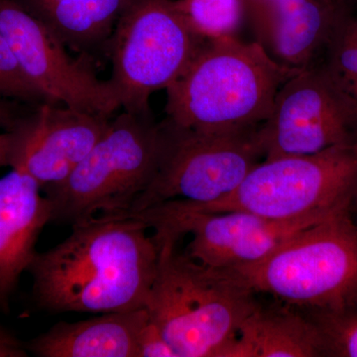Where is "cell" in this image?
Instances as JSON below:
<instances>
[{
    "label": "cell",
    "mask_w": 357,
    "mask_h": 357,
    "mask_svg": "<svg viewBox=\"0 0 357 357\" xmlns=\"http://www.w3.org/2000/svg\"><path fill=\"white\" fill-rule=\"evenodd\" d=\"M70 227L67 238L37 251L28 267L37 306L53 314L146 307L159 261L149 227L132 218H96Z\"/></svg>",
    "instance_id": "1"
},
{
    "label": "cell",
    "mask_w": 357,
    "mask_h": 357,
    "mask_svg": "<svg viewBox=\"0 0 357 357\" xmlns=\"http://www.w3.org/2000/svg\"><path fill=\"white\" fill-rule=\"evenodd\" d=\"M301 70L281 64L257 41L206 40L165 89V119L201 132L259 128L279 89Z\"/></svg>",
    "instance_id": "2"
},
{
    "label": "cell",
    "mask_w": 357,
    "mask_h": 357,
    "mask_svg": "<svg viewBox=\"0 0 357 357\" xmlns=\"http://www.w3.org/2000/svg\"><path fill=\"white\" fill-rule=\"evenodd\" d=\"M155 238L159 261L146 304L150 318L178 357H225L257 294L180 252L175 239Z\"/></svg>",
    "instance_id": "3"
},
{
    "label": "cell",
    "mask_w": 357,
    "mask_h": 357,
    "mask_svg": "<svg viewBox=\"0 0 357 357\" xmlns=\"http://www.w3.org/2000/svg\"><path fill=\"white\" fill-rule=\"evenodd\" d=\"M257 295L305 311L357 303V222L340 211L296 236L255 264L229 270Z\"/></svg>",
    "instance_id": "4"
},
{
    "label": "cell",
    "mask_w": 357,
    "mask_h": 357,
    "mask_svg": "<svg viewBox=\"0 0 357 357\" xmlns=\"http://www.w3.org/2000/svg\"><path fill=\"white\" fill-rule=\"evenodd\" d=\"M161 126L153 114L123 110L63 182L43 189L52 222L70 225L114 218L132 208L158 169Z\"/></svg>",
    "instance_id": "5"
},
{
    "label": "cell",
    "mask_w": 357,
    "mask_h": 357,
    "mask_svg": "<svg viewBox=\"0 0 357 357\" xmlns=\"http://www.w3.org/2000/svg\"><path fill=\"white\" fill-rule=\"evenodd\" d=\"M357 198V144L319 153L262 160L241 185L215 203L173 201L185 210L241 211L274 220H326Z\"/></svg>",
    "instance_id": "6"
},
{
    "label": "cell",
    "mask_w": 357,
    "mask_h": 357,
    "mask_svg": "<svg viewBox=\"0 0 357 357\" xmlns=\"http://www.w3.org/2000/svg\"><path fill=\"white\" fill-rule=\"evenodd\" d=\"M206 41L175 0H131L107 47L121 109L151 114V96L177 81Z\"/></svg>",
    "instance_id": "7"
},
{
    "label": "cell",
    "mask_w": 357,
    "mask_h": 357,
    "mask_svg": "<svg viewBox=\"0 0 357 357\" xmlns=\"http://www.w3.org/2000/svg\"><path fill=\"white\" fill-rule=\"evenodd\" d=\"M160 126L162 144L157 172L124 215L173 201L215 203L234 192L264 159L258 135L260 126L232 132H201L166 119Z\"/></svg>",
    "instance_id": "8"
},
{
    "label": "cell",
    "mask_w": 357,
    "mask_h": 357,
    "mask_svg": "<svg viewBox=\"0 0 357 357\" xmlns=\"http://www.w3.org/2000/svg\"><path fill=\"white\" fill-rule=\"evenodd\" d=\"M116 218L139 220L154 230L155 236L178 241L189 234L185 255L220 271L262 261L301 230L324 220H274L241 211L185 210L172 203Z\"/></svg>",
    "instance_id": "9"
},
{
    "label": "cell",
    "mask_w": 357,
    "mask_h": 357,
    "mask_svg": "<svg viewBox=\"0 0 357 357\" xmlns=\"http://www.w3.org/2000/svg\"><path fill=\"white\" fill-rule=\"evenodd\" d=\"M0 33L48 103L109 117L121 109L109 81L98 79L88 57L70 58L67 47L15 0H0Z\"/></svg>",
    "instance_id": "10"
},
{
    "label": "cell",
    "mask_w": 357,
    "mask_h": 357,
    "mask_svg": "<svg viewBox=\"0 0 357 357\" xmlns=\"http://www.w3.org/2000/svg\"><path fill=\"white\" fill-rule=\"evenodd\" d=\"M258 135L263 160L357 144L356 124L316 65L301 70L281 86Z\"/></svg>",
    "instance_id": "11"
},
{
    "label": "cell",
    "mask_w": 357,
    "mask_h": 357,
    "mask_svg": "<svg viewBox=\"0 0 357 357\" xmlns=\"http://www.w3.org/2000/svg\"><path fill=\"white\" fill-rule=\"evenodd\" d=\"M112 117L64 105L33 107L8 129L9 167L42 190L68 178L109 128Z\"/></svg>",
    "instance_id": "12"
},
{
    "label": "cell",
    "mask_w": 357,
    "mask_h": 357,
    "mask_svg": "<svg viewBox=\"0 0 357 357\" xmlns=\"http://www.w3.org/2000/svg\"><path fill=\"white\" fill-rule=\"evenodd\" d=\"M258 43L281 64L307 69L318 60L344 3L332 0H245Z\"/></svg>",
    "instance_id": "13"
},
{
    "label": "cell",
    "mask_w": 357,
    "mask_h": 357,
    "mask_svg": "<svg viewBox=\"0 0 357 357\" xmlns=\"http://www.w3.org/2000/svg\"><path fill=\"white\" fill-rule=\"evenodd\" d=\"M53 208L41 185L18 170L0 178V310L9 301L23 272L37 253L36 244Z\"/></svg>",
    "instance_id": "14"
},
{
    "label": "cell",
    "mask_w": 357,
    "mask_h": 357,
    "mask_svg": "<svg viewBox=\"0 0 357 357\" xmlns=\"http://www.w3.org/2000/svg\"><path fill=\"white\" fill-rule=\"evenodd\" d=\"M148 319L146 307H141L61 321L30 340L26 349L38 357H138V337Z\"/></svg>",
    "instance_id": "15"
},
{
    "label": "cell",
    "mask_w": 357,
    "mask_h": 357,
    "mask_svg": "<svg viewBox=\"0 0 357 357\" xmlns=\"http://www.w3.org/2000/svg\"><path fill=\"white\" fill-rule=\"evenodd\" d=\"M225 357H324L323 342L299 310L257 299Z\"/></svg>",
    "instance_id": "16"
},
{
    "label": "cell",
    "mask_w": 357,
    "mask_h": 357,
    "mask_svg": "<svg viewBox=\"0 0 357 357\" xmlns=\"http://www.w3.org/2000/svg\"><path fill=\"white\" fill-rule=\"evenodd\" d=\"M63 44L84 57L107 49L131 0H15Z\"/></svg>",
    "instance_id": "17"
},
{
    "label": "cell",
    "mask_w": 357,
    "mask_h": 357,
    "mask_svg": "<svg viewBox=\"0 0 357 357\" xmlns=\"http://www.w3.org/2000/svg\"><path fill=\"white\" fill-rule=\"evenodd\" d=\"M357 126V13L344 4L314 63Z\"/></svg>",
    "instance_id": "18"
},
{
    "label": "cell",
    "mask_w": 357,
    "mask_h": 357,
    "mask_svg": "<svg viewBox=\"0 0 357 357\" xmlns=\"http://www.w3.org/2000/svg\"><path fill=\"white\" fill-rule=\"evenodd\" d=\"M190 26L206 40L238 37L248 20L245 0H175Z\"/></svg>",
    "instance_id": "19"
},
{
    "label": "cell",
    "mask_w": 357,
    "mask_h": 357,
    "mask_svg": "<svg viewBox=\"0 0 357 357\" xmlns=\"http://www.w3.org/2000/svg\"><path fill=\"white\" fill-rule=\"evenodd\" d=\"M299 311L318 328L324 357H357V303L332 311Z\"/></svg>",
    "instance_id": "20"
},
{
    "label": "cell",
    "mask_w": 357,
    "mask_h": 357,
    "mask_svg": "<svg viewBox=\"0 0 357 357\" xmlns=\"http://www.w3.org/2000/svg\"><path fill=\"white\" fill-rule=\"evenodd\" d=\"M0 96L31 107L48 103L29 83L14 57L3 35L0 33ZM51 105V103H50Z\"/></svg>",
    "instance_id": "21"
},
{
    "label": "cell",
    "mask_w": 357,
    "mask_h": 357,
    "mask_svg": "<svg viewBox=\"0 0 357 357\" xmlns=\"http://www.w3.org/2000/svg\"><path fill=\"white\" fill-rule=\"evenodd\" d=\"M138 357H178L153 319H148L138 337Z\"/></svg>",
    "instance_id": "22"
},
{
    "label": "cell",
    "mask_w": 357,
    "mask_h": 357,
    "mask_svg": "<svg viewBox=\"0 0 357 357\" xmlns=\"http://www.w3.org/2000/svg\"><path fill=\"white\" fill-rule=\"evenodd\" d=\"M28 354L26 345L10 331L0 325V357H26Z\"/></svg>",
    "instance_id": "23"
},
{
    "label": "cell",
    "mask_w": 357,
    "mask_h": 357,
    "mask_svg": "<svg viewBox=\"0 0 357 357\" xmlns=\"http://www.w3.org/2000/svg\"><path fill=\"white\" fill-rule=\"evenodd\" d=\"M16 103L20 102L0 96V128L3 130H8L13 128L18 119L24 114H20Z\"/></svg>",
    "instance_id": "24"
},
{
    "label": "cell",
    "mask_w": 357,
    "mask_h": 357,
    "mask_svg": "<svg viewBox=\"0 0 357 357\" xmlns=\"http://www.w3.org/2000/svg\"><path fill=\"white\" fill-rule=\"evenodd\" d=\"M9 167V140L6 130L0 128V168Z\"/></svg>",
    "instance_id": "25"
},
{
    "label": "cell",
    "mask_w": 357,
    "mask_h": 357,
    "mask_svg": "<svg viewBox=\"0 0 357 357\" xmlns=\"http://www.w3.org/2000/svg\"><path fill=\"white\" fill-rule=\"evenodd\" d=\"M351 211V215H354V218H356L357 222V198L356 199V201H354V204H352Z\"/></svg>",
    "instance_id": "26"
},
{
    "label": "cell",
    "mask_w": 357,
    "mask_h": 357,
    "mask_svg": "<svg viewBox=\"0 0 357 357\" xmlns=\"http://www.w3.org/2000/svg\"><path fill=\"white\" fill-rule=\"evenodd\" d=\"M332 1L337 2V3L351 4L354 0H332Z\"/></svg>",
    "instance_id": "27"
}]
</instances>
